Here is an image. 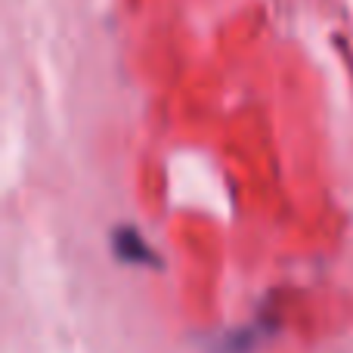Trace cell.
Segmentation results:
<instances>
[]
</instances>
